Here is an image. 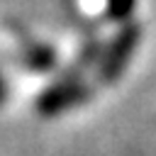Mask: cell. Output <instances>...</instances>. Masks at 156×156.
Instances as JSON below:
<instances>
[{
  "label": "cell",
  "mask_w": 156,
  "mask_h": 156,
  "mask_svg": "<svg viewBox=\"0 0 156 156\" xmlns=\"http://www.w3.org/2000/svg\"><path fill=\"white\" fill-rule=\"evenodd\" d=\"M134 2L136 0H107V12L112 20H127L134 10Z\"/></svg>",
  "instance_id": "cell-3"
},
{
  "label": "cell",
  "mask_w": 156,
  "mask_h": 156,
  "mask_svg": "<svg viewBox=\"0 0 156 156\" xmlns=\"http://www.w3.org/2000/svg\"><path fill=\"white\" fill-rule=\"evenodd\" d=\"M2 98H5V80H2V76H0V102H2Z\"/></svg>",
  "instance_id": "cell-4"
},
{
  "label": "cell",
  "mask_w": 156,
  "mask_h": 156,
  "mask_svg": "<svg viewBox=\"0 0 156 156\" xmlns=\"http://www.w3.org/2000/svg\"><path fill=\"white\" fill-rule=\"evenodd\" d=\"M88 98V88L83 83H78L76 78H63L58 80L56 85L46 88L39 100H37V110L39 115L44 117H54V115H61L71 107H76L78 102H83Z\"/></svg>",
  "instance_id": "cell-2"
},
{
  "label": "cell",
  "mask_w": 156,
  "mask_h": 156,
  "mask_svg": "<svg viewBox=\"0 0 156 156\" xmlns=\"http://www.w3.org/2000/svg\"><path fill=\"white\" fill-rule=\"evenodd\" d=\"M139 44V27L136 24H124L122 32L112 39V44L107 46L102 63H100V78L105 83H112L122 76V71L127 68L134 49Z\"/></svg>",
  "instance_id": "cell-1"
}]
</instances>
